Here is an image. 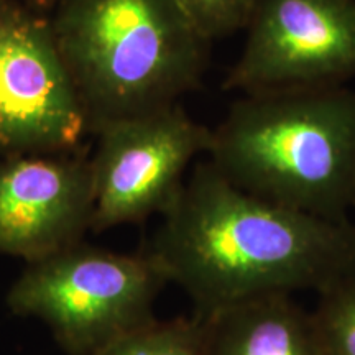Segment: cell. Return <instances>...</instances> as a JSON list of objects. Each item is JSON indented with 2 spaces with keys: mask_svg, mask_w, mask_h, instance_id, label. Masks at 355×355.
Masks as SVG:
<instances>
[{
  "mask_svg": "<svg viewBox=\"0 0 355 355\" xmlns=\"http://www.w3.org/2000/svg\"><path fill=\"white\" fill-rule=\"evenodd\" d=\"M146 254L207 316L243 301L322 293L355 273V225L247 193L212 163L194 166Z\"/></svg>",
  "mask_w": 355,
  "mask_h": 355,
  "instance_id": "1",
  "label": "cell"
},
{
  "mask_svg": "<svg viewBox=\"0 0 355 355\" xmlns=\"http://www.w3.org/2000/svg\"><path fill=\"white\" fill-rule=\"evenodd\" d=\"M206 155L247 193L347 219L355 207V91L329 86L243 94L212 130Z\"/></svg>",
  "mask_w": 355,
  "mask_h": 355,
  "instance_id": "2",
  "label": "cell"
},
{
  "mask_svg": "<svg viewBox=\"0 0 355 355\" xmlns=\"http://www.w3.org/2000/svg\"><path fill=\"white\" fill-rule=\"evenodd\" d=\"M50 21L89 132L176 104L209 64L178 0H60Z\"/></svg>",
  "mask_w": 355,
  "mask_h": 355,
  "instance_id": "3",
  "label": "cell"
},
{
  "mask_svg": "<svg viewBox=\"0 0 355 355\" xmlns=\"http://www.w3.org/2000/svg\"><path fill=\"white\" fill-rule=\"evenodd\" d=\"M166 278L146 252L117 254L79 242L28 263L7 293V308L35 318L68 355H96L153 321Z\"/></svg>",
  "mask_w": 355,
  "mask_h": 355,
  "instance_id": "4",
  "label": "cell"
},
{
  "mask_svg": "<svg viewBox=\"0 0 355 355\" xmlns=\"http://www.w3.org/2000/svg\"><path fill=\"white\" fill-rule=\"evenodd\" d=\"M96 133L92 230L102 232L162 216L183 188L191 162L209 150L212 130L176 102L109 122Z\"/></svg>",
  "mask_w": 355,
  "mask_h": 355,
  "instance_id": "5",
  "label": "cell"
},
{
  "mask_svg": "<svg viewBox=\"0 0 355 355\" xmlns=\"http://www.w3.org/2000/svg\"><path fill=\"white\" fill-rule=\"evenodd\" d=\"M86 112L44 13L0 0V152L79 148Z\"/></svg>",
  "mask_w": 355,
  "mask_h": 355,
  "instance_id": "6",
  "label": "cell"
},
{
  "mask_svg": "<svg viewBox=\"0 0 355 355\" xmlns=\"http://www.w3.org/2000/svg\"><path fill=\"white\" fill-rule=\"evenodd\" d=\"M222 87L241 94L355 78V0H257Z\"/></svg>",
  "mask_w": 355,
  "mask_h": 355,
  "instance_id": "7",
  "label": "cell"
},
{
  "mask_svg": "<svg viewBox=\"0 0 355 355\" xmlns=\"http://www.w3.org/2000/svg\"><path fill=\"white\" fill-rule=\"evenodd\" d=\"M92 216L86 152L12 155L0 163V255L26 263L48 259L83 242Z\"/></svg>",
  "mask_w": 355,
  "mask_h": 355,
  "instance_id": "8",
  "label": "cell"
},
{
  "mask_svg": "<svg viewBox=\"0 0 355 355\" xmlns=\"http://www.w3.org/2000/svg\"><path fill=\"white\" fill-rule=\"evenodd\" d=\"M201 318L204 355H322L313 316L290 295L261 296Z\"/></svg>",
  "mask_w": 355,
  "mask_h": 355,
  "instance_id": "9",
  "label": "cell"
},
{
  "mask_svg": "<svg viewBox=\"0 0 355 355\" xmlns=\"http://www.w3.org/2000/svg\"><path fill=\"white\" fill-rule=\"evenodd\" d=\"M96 355H204V321L198 314L165 322L153 319Z\"/></svg>",
  "mask_w": 355,
  "mask_h": 355,
  "instance_id": "10",
  "label": "cell"
},
{
  "mask_svg": "<svg viewBox=\"0 0 355 355\" xmlns=\"http://www.w3.org/2000/svg\"><path fill=\"white\" fill-rule=\"evenodd\" d=\"M319 295L311 316L322 355H355V273Z\"/></svg>",
  "mask_w": 355,
  "mask_h": 355,
  "instance_id": "11",
  "label": "cell"
},
{
  "mask_svg": "<svg viewBox=\"0 0 355 355\" xmlns=\"http://www.w3.org/2000/svg\"><path fill=\"white\" fill-rule=\"evenodd\" d=\"M194 26L209 42L245 28L257 0H178Z\"/></svg>",
  "mask_w": 355,
  "mask_h": 355,
  "instance_id": "12",
  "label": "cell"
},
{
  "mask_svg": "<svg viewBox=\"0 0 355 355\" xmlns=\"http://www.w3.org/2000/svg\"><path fill=\"white\" fill-rule=\"evenodd\" d=\"M26 2H28V6L32 7L33 10L44 13V12H51L60 0H26Z\"/></svg>",
  "mask_w": 355,
  "mask_h": 355,
  "instance_id": "13",
  "label": "cell"
}]
</instances>
